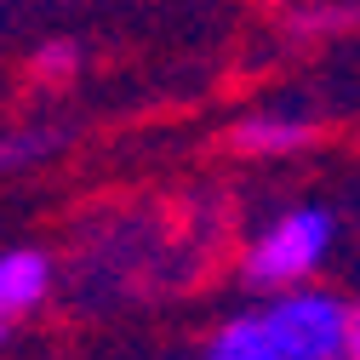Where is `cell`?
Here are the masks:
<instances>
[{
  "mask_svg": "<svg viewBox=\"0 0 360 360\" xmlns=\"http://www.w3.org/2000/svg\"><path fill=\"white\" fill-rule=\"evenodd\" d=\"M338 246H343V217L332 200H286L240 240L235 275L263 303V297H281L297 286H321Z\"/></svg>",
  "mask_w": 360,
  "mask_h": 360,
  "instance_id": "cell-1",
  "label": "cell"
},
{
  "mask_svg": "<svg viewBox=\"0 0 360 360\" xmlns=\"http://www.w3.org/2000/svg\"><path fill=\"white\" fill-rule=\"evenodd\" d=\"M63 143V131L58 126H18L0 138V172H23V166H40V160H52Z\"/></svg>",
  "mask_w": 360,
  "mask_h": 360,
  "instance_id": "cell-7",
  "label": "cell"
},
{
  "mask_svg": "<svg viewBox=\"0 0 360 360\" xmlns=\"http://www.w3.org/2000/svg\"><path fill=\"white\" fill-rule=\"evenodd\" d=\"M281 6H303V0H281Z\"/></svg>",
  "mask_w": 360,
  "mask_h": 360,
  "instance_id": "cell-11",
  "label": "cell"
},
{
  "mask_svg": "<svg viewBox=\"0 0 360 360\" xmlns=\"http://www.w3.org/2000/svg\"><path fill=\"white\" fill-rule=\"evenodd\" d=\"M360 23V0H303V6L286 12V29L303 40H321V34H343Z\"/></svg>",
  "mask_w": 360,
  "mask_h": 360,
  "instance_id": "cell-6",
  "label": "cell"
},
{
  "mask_svg": "<svg viewBox=\"0 0 360 360\" xmlns=\"http://www.w3.org/2000/svg\"><path fill=\"white\" fill-rule=\"evenodd\" d=\"M200 360H275V354H269V343H263V332L252 321V309H240V314H229V321H217V332L206 338Z\"/></svg>",
  "mask_w": 360,
  "mask_h": 360,
  "instance_id": "cell-5",
  "label": "cell"
},
{
  "mask_svg": "<svg viewBox=\"0 0 360 360\" xmlns=\"http://www.w3.org/2000/svg\"><path fill=\"white\" fill-rule=\"evenodd\" d=\"M314 131H321V126H314L303 109H292V103L252 109V115H240L229 126V149L246 155V160H292V155H303L314 143Z\"/></svg>",
  "mask_w": 360,
  "mask_h": 360,
  "instance_id": "cell-4",
  "label": "cell"
},
{
  "mask_svg": "<svg viewBox=\"0 0 360 360\" xmlns=\"http://www.w3.org/2000/svg\"><path fill=\"white\" fill-rule=\"evenodd\" d=\"M75 69H80V46H75V40H40L34 58H29V75L40 86H63Z\"/></svg>",
  "mask_w": 360,
  "mask_h": 360,
  "instance_id": "cell-8",
  "label": "cell"
},
{
  "mask_svg": "<svg viewBox=\"0 0 360 360\" xmlns=\"http://www.w3.org/2000/svg\"><path fill=\"white\" fill-rule=\"evenodd\" d=\"M6 338H12V326H0V349H6Z\"/></svg>",
  "mask_w": 360,
  "mask_h": 360,
  "instance_id": "cell-10",
  "label": "cell"
},
{
  "mask_svg": "<svg viewBox=\"0 0 360 360\" xmlns=\"http://www.w3.org/2000/svg\"><path fill=\"white\" fill-rule=\"evenodd\" d=\"M58 292V263L46 246H0V326H23Z\"/></svg>",
  "mask_w": 360,
  "mask_h": 360,
  "instance_id": "cell-3",
  "label": "cell"
},
{
  "mask_svg": "<svg viewBox=\"0 0 360 360\" xmlns=\"http://www.w3.org/2000/svg\"><path fill=\"white\" fill-rule=\"evenodd\" d=\"M252 321L275 360H349L354 303H349V292H338L326 281L252 303Z\"/></svg>",
  "mask_w": 360,
  "mask_h": 360,
  "instance_id": "cell-2",
  "label": "cell"
},
{
  "mask_svg": "<svg viewBox=\"0 0 360 360\" xmlns=\"http://www.w3.org/2000/svg\"><path fill=\"white\" fill-rule=\"evenodd\" d=\"M349 303H354V332H349V360H360V286L349 292Z\"/></svg>",
  "mask_w": 360,
  "mask_h": 360,
  "instance_id": "cell-9",
  "label": "cell"
}]
</instances>
